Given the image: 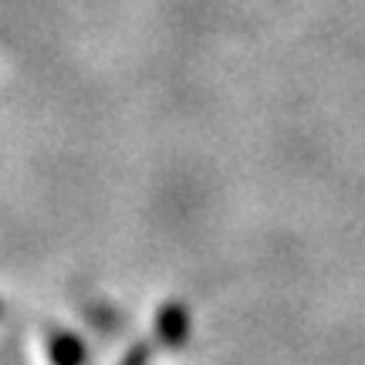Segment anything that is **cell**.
Here are the masks:
<instances>
[{"instance_id": "obj_3", "label": "cell", "mask_w": 365, "mask_h": 365, "mask_svg": "<svg viewBox=\"0 0 365 365\" xmlns=\"http://www.w3.org/2000/svg\"><path fill=\"white\" fill-rule=\"evenodd\" d=\"M145 362V349H143V345H139V349H132V352H129V359H125V362H122V365H143Z\"/></svg>"}, {"instance_id": "obj_1", "label": "cell", "mask_w": 365, "mask_h": 365, "mask_svg": "<svg viewBox=\"0 0 365 365\" xmlns=\"http://www.w3.org/2000/svg\"><path fill=\"white\" fill-rule=\"evenodd\" d=\"M186 331H190V314H186L180 301H170V304H163L156 312V339L163 345H170V349L182 345Z\"/></svg>"}, {"instance_id": "obj_2", "label": "cell", "mask_w": 365, "mask_h": 365, "mask_svg": "<svg viewBox=\"0 0 365 365\" xmlns=\"http://www.w3.org/2000/svg\"><path fill=\"white\" fill-rule=\"evenodd\" d=\"M44 352H48V362L51 365H81L85 362V345H81L75 335H68V331H51Z\"/></svg>"}]
</instances>
